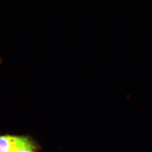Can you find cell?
Listing matches in <instances>:
<instances>
[{
  "label": "cell",
  "mask_w": 152,
  "mask_h": 152,
  "mask_svg": "<svg viewBox=\"0 0 152 152\" xmlns=\"http://www.w3.org/2000/svg\"><path fill=\"white\" fill-rule=\"evenodd\" d=\"M11 152H38V147L29 137L21 136L19 141Z\"/></svg>",
  "instance_id": "obj_1"
},
{
  "label": "cell",
  "mask_w": 152,
  "mask_h": 152,
  "mask_svg": "<svg viewBox=\"0 0 152 152\" xmlns=\"http://www.w3.org/2000/svg\"><path fill=\"white\" fill-rule=\"evenodd\" d=\"M21 137L20 135H0V152H11Z\"/></svg>",
  "instance_id": "obj_2"
}]
</instances>
